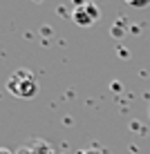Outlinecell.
Here are the masks:
<instances>
[{"instance_id":"6da1fadb","label":"cell","mask_w":150,"mask_h":154,"mask_svg":"<svg viewBox=\"0 0 150 154\" xmlns=\"http://www.w3.org/2000/svg\"><path fill=\"white\" fill-rule=\"evenodd\" d=\"M7 89L16 98H34L38 94V81L27 69H16L7 81Z\"/></svg>"},{"instance_id":"3957f363","label":"cell","mask_w":150,"mask_h":154,"mask_svg":"<svg viewBox=\"0 0 150 154\" xmlns=\"http://www.w3.org/2000/svg\"><path fill=\"white\" fill-rule=\"evenodd\" d=\"M83 154H101V152H99V150H85Z\"/></svg>"},{"instance_id":"7a4b0ae2","label":"cell","mask_w":150,"mask_h":154,"mask_svg":"<svg viewBox=\"0 0 150 154\" xmlns=\"http://www.w3.org/2000/svg\"><path fill=\"white\" fill-rule=\"evenodd\" d=\"M72 20L78 27H90L99 20V7L94 2H78L72 11Z\"/></svg>"},{"instance_id":"277c9868","label":"cell","mask_w":150,"mask_h":154,"mask_svg":"<svg viewBox=\"0 0 150 154\" xmlns=\"http://www.w3.org/2000/svg\"><path fill=\"white\" fill-rule=\"evenodd\" d=\"M0 154H9V150H2V152H0Z\"/></svg>"}]
</instances>
